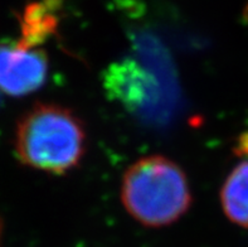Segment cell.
<instances>
[{"label":"cell","mask_w":248,"mask_h":247,"mask_svg":"<svg viewBox=\"0 0 248 247\" xmlns=\"http://www.w3.org/2000/svg\"><path fill=\"white\" fill-rule=\"evenodd\" d=\"M3 219L0 217V245H1V235H3ZM1 247V246H0Z\"/></svg>","instance_id":"52a82bcc"},{"label":"cell","mask_w":248,"mask_h":247,"mask_svg":"<svg viewBox=\"0 0 248 247\" xmlns=\"http://www.w3.org/2000/svg\"><path fill=\"white\" fill-rule=\"evenodd\" d=\"M121 200L141 225L163 227L186 214L192 193L186 173L161 155L139 159L124 174Z\"/></svg>","instance_id":"3957f363"},{"label":"cell","mask_w":248,"mask_h":247,"mask_svg":"<svg viewBox=\"0 0 248 247\" xmlns=\"http://www.w3.org/2000/svg\"><path fill=\"white\" fill-rule=\"evenodd\" d=\"M220 203L231 222L248 229V160L239 163L224 181Z\"/></svg>","instance_id":"8992f818"},{"label":"cell","mask_w":248,"mask_h":247,"mask_svg":"<svg viewBox=\"0 0 248 247\" xmlns=\"http://www.w3.org/2000/svg\"><path fill=\"white\" fill-rule=\"evenodd\" d=\"M48 58L43 50L18 43L0 46V90L10 96H25L47 82Z\"/></svg>","instance_id":"277c9868"},{"label":"cell","mask_w":248,"mask_h":247,"mask_svg":"<svg viewBox=\"0 0 248 247\" xmlns=\"http://www.w3.org/2000/svg\"><path fill=\"white\" fill-rule=\"evenodd\" d=\"M54 0L35 1L25 6L19 18L22 37L16 43L24 48H34L44 43L56 32L58 19L54 14Z\"/></svg>","instance_id":"5b68a950"},{"label":"cell","mask_w":248,"mask_h":247,"mask_svg":"<svg viewBox=\"0 0 248 247\" xmlns=\"http://www.w3.org/2000/svg\"><path fill=\"white\" fill-rule=\"evenodd\" d=\"M142 60L125 57L112 63L104 75V86L112 100L142 119L164 125L178 106L175 76L165 54L154 44L142 43Z\"/></svg>","instance_id":"7a4b0ae2"},{"label":"cell","mask_w":248,"mask_h":247,"mask_svg":"<svg viewBox=\"0 0 248 247\" xmlns=\"http://www.w3.org/2000/svg\"><path fill=\"white\" fill-rule=\"evenodd\" d=\"M14 145L24 165L64 174L78 165L85 155V126L66 107L38 103L19 120Z\"/></svg>","instance_id":"6da1fadb"}]
</instances>
